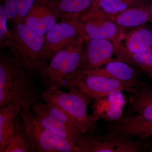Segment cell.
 I'll return each instance as SVG.
<instances>
[{"label": "cell", "mask_w": 152, "mask_h": 152, "mask_svg": "<svg viewBox=\"0 0 152 152\" xmlns=\"http://www.w3.org/2000/svg\"><path fill=\"white\" fill-rule=\"evenodd\" d=\"M35 77L26 70L9 52L0 56V109L13 105L23 110H32L42 99Z\"/></svg>", "instance_id": "6da1fadb"}, {"label": "cell", "mask_w": 152, "mask_h": 152, "mask_svg": "<svg viewBox=\"0 0 152 152\" xmlns=\"http://www.w3.org/2000/svg\"><path fill=\"white\" fill-rule=\"evenodd\" d=\"M45 35H41L24 23L12 24L1 48H6L26 70L45 85L49 61L43 54Z\"/></svg>", "instance_id": "7a4b0ae2"}, {"label": "cell", "mask_w": 152, "mask_h": 152, "mask_svg": "<svg viewBox=\"0 0 152 152\" xmlns=\"http://www.w3.org/2000/svg\"><path fill=\"white\" fill-rule=\"evenodd\" d=\"M130 94L121 116L109 121L105 129L107 132L146 138L152 126V84L142 81Z\"/></svg>", "instance_id": "3957f363"}, {"label": "cell", "mask_w": 152, "mask_h": 152, "mask_svg": "<svg viewBox=\"0 0 152 152\" xmlns=\"http://www.w3.org/2000/svg\"><path fill=\"white\" fill-rule=\"evenodd\" d=\"M65 92L55 88H46L42 93L45 102L60 108L68 115L82 133L99 134L100 130L94 118L88 112L93 101L75 88Z\"/></svg>", "instance_id": "277c9868"}, {"label": "cell", "mask_w": 152, "mask_h": 152, "mask_svg": "<svg viewBox=\"0 0 152 152\" xmlns=\"http://www.w3.org/2000/svg\"><path fill=\"white\" fill-rule=\"evenodd\" d=\"M85 41L83 38L74 41L58 52L50 61L45 75L47 88L61 89L78 72Z\"/></svg>", "instance_id": "5b68a950"}, {"label": "cell", "mask_w": 152, "mask_h": 152, "mask_svg": "<svg viewBox=\"0 0 152 152\" xmlns=\"http://www.w3.org/2000/svg\"><path fill=\"white\" fill-rule=\"evenodd\" d=\"M142 81L123 82L104 76L78 72L67 82L66 88H75L93 102L117 92H126L130 94Z\"/></svg>", "instance_id": "8992f818"}, {"label": "cell", "mask_w": 152, "mask_h": 152, "mask_svg": "<svg viewBox=\"0 0 152 152\" xmlns=\"http://www.w3.org/2000/svg\"><path fill=\"white\" fill-rule=\"evenodd\" d=\"M139 138L107 132L104 134L84 133L79 142L81 152H142L149 151L151 144Z\"/></svg>", "instance_id": "52a82bcc"}, {"label": "cell", "mask_w": 152, "mask_h": 152, "mask_svg": "<svg viewBox=\"0 0 152 152\" xmlns=\"http://www.w3.org/2000/svg\"><path fill=\"white\" fill-rule=\"evenodd\" d=\"M33 152H81L71 142L57 135L36 120L32 110L21 111Z\"/></svg>", "instance_id": "ba28073f"}, {"label": "cell", "mask_w": 152, "mask_h": 152, "mask_svg": "<svg viewBox=\"0 0 152 152\" xmlns=\"http://www.w3.org/2000/svg\"><path fill=\"white\" fill-rule=\"evenodd\" d=\"M71 21L78 28L85 42L93 39H107L120 42L128 31L115 23L113 16L98 10L82 14Z\"/></svg>", "instance_id": "9c48e42d"}, {"label": "cell", "mask_w": 152, "mask_h": 152, "mask_svg": "<svg viewBox=\"0 0 152 152\" xmlns=\"http://www.w3.org/2000/svg\"><path fill=\"white\" fill-rule=\"evenodd\" d=\"M83 54L79 71L93 69L106 63L115 61L119 43L107 39H93L85 42Z\"/></svg>", "instance_id": "30bf717a"}, {"label": "cell", "mask_w": 152, "mask_h": 152, "mask_svg": "<svg viewBox=\"0 0 152 152\" xmlns=\"http://www.w3.org/2000/svg\"><path fill=\"white\" fill-rule=\"evenodd\" d=\"M82 37L78 28L73 21L61 20L45 35L44 57L50 61L63 48Z\"/></svg>", "instance_id": "8fae6325"}, {"label": "cell", "mask_w": 152, "mask_h": 152, "mask_svg": "<svg viewBox=\"0 0 152 152\" xmlns=\"http://www.w3.org/2000/svg\"><path fill=\"white\" fill-rule=\"evenodd\" d=\"M32 111L36 120L44 127L79 148V142L83 133L49 114L45 107L44 102L40 101L35 104L32 107Z\"/></svg>", "instance_id": "7c38bea8"}, {"label": "cell", "mask_w": 152, "mask_h": 152, "mask_svg": "<svg viewBox=\"0 0 152 152\" xmlns=\"http://www.w3.org/2000/svg\"><path fill=\"white\" fill-rule=\"evenodd\" d=\"M60 20L59 16L46 0H37L23 23L39 34L45 35Z\"/></svg>", "instance_id": "4fadbf2b"}, {"label": "cell", "mask_w": 152, "mask_h": 152, "mask_svg": "<svg viewBox=\"0 0 152 152\" xmlns=\"http://www.w3.org/2000/svg\"><path fill=\"white\" fill-rule=\"evenodd\" d=\"M88 75H96L111 78L121 81H141L140 72L129 63L115 60L106 63L99 67L79 71Z\"/></svg>", "instance_id": "5bb4252c"}, {"label": "cell", "mask_w": 152, "mask_h": 152, "mask_svg": "<svg viewBox=\"0 0 152 152\" xmlns=\"http://www.w3.org/2000/svg\"><path fill=\"white\" fill-rule=\"evenodd\" d=\"M123 39L124 44L119 46L121 51L129 54L147 51L152 49V29L144 26L132 29L126 33Z\"/></svg>", "instance_id": "9a60e30c"}, {"label": "cell", "mask_w": 152, "mask_h": 152, "mask_svg": "<svg viewBox=\"0 0 152 152\" xmlns=\"http://www.w3.org/2000/svg\"><path fill=\"white\" fill-rule=\"evenodd\" d=\"M59 16L60 20H73L80 15L95 10L96 0H46Z\"/></svg>", "instance_id": "2e32d148"}, {"label": "cell", "mask_w": 152, "mask_h": 152, "mask_svg": "<svg viewBox=\"0 0 152 152\" xmlns=\"http://www.w3.org/2000/svg\"><path fill=\"white\" fill-rule=\"evenodd\" d=\"M114 21L120 27L128 30L145 26L150 22L148 3L123 11L114 17Z\"/></svg>", "instance_id": "e0dca14e"}, {"label": "cell", "mask_w": 152, "mask_h": 152, "mask_svg": "<svg viewBox=\"0 0 152 152\" xmlns=\"http://www.w3.org/2000/svg\"><path fill=\"white\" fill-rule=\"evenodd\" d=\"M20 113L13 105L0 109V152H4Z\"/></svg>", "instance_id": "ac0fdd59"}, {"label": "cell", "mask_w": 152, "mask_h": 152, "mask_svg": "<svg viewBox=\"0 0 152 152\" xmlns=\"http://www.w3.org/2000/svg\"><path fill=\"white\" fill-rule=\"evenodd\" d=\"M116 59L129 64L140 72H142L152 81V49L138 53L129 54L119 48Z\"/></svg>", "instance_id": "d6986e66"}, {"label": "cell", "mask_w": 152, "mask_h": 152, "mask_svg": "<svg viewBox=\"0 0 152 152\" xmlns=\"http://www.w3.org/2000/svg\"><path fill=\"white\" fill-rule=\"evenodd\" d=\"M4 152H33L26 128L19 116Z\"/></svg>", "instance_id": "ffe728a7"}, {"label": "cell", "mask_w": 152, "mask_h": 152, "mask_svg": "<svg viewBox=\"0 0 152 152\" xmlns=\"http://www.w3.org/2000/svg\"><path fill=\"white\" fill-rule=\"evenodd\" d=\"M37 0H3L1 4L12 24L23 23Z\"/></svg>", "instance_id": "44dd1931"}, {"label": "cell", "mask_w": 152, "mask_h": 152, "mask_svg": "<svg viewBox=\"0 0 152 152\" xmlns=\"http://www.w3.org/2000/svg\"><path fill=\"white\" fill-rule=\"evenodd\" d=\"M144 4L145 3L133 0H96V7L95 10L99 11L114 17L128 9Z\"/></svg>", "instance_id": "7402d4cb"}, {"label": "cell", "mask_w": 152, "mask_h": 152, "mask_svg": "<svg viewBox=\"0 0 152 152\" xmlns=\"http://www.w3.org/2000/svg\"><path fill=\"white\" fill-rule=\"evenodd\" d=\"M9 20L7 15L1 3L0 5V45H1L9 33L7 23Z\"/></svg>", "instance_id": "603a6c76"}, {"label": "cell", "mask_w": 152, "mask_h": 152, "mask_svg": "<svg viewBox=\"0 0 152 152\" xmlns=\"http://www.w3.org/2000/svg\"><path fill=\"white\" fill-rule=\"evenodd\" d=\"M148 4L149 10L150 22L152 23V0H150L148 2Z\"/></svg>", "instance_id": "cb8c5ba5"}, {"label": "cell", "mask_w": 152, "mask_h": 152, "mask_svg": "<svg viewBox=\"0 0 152 152\" xmlns=\"http://www.w3.org/2000/svg\"><path fill=\"white\" fill-rule=\"evenodd\" d=\"M133 1L146 4V3H148V2L150 0H133Z\"/></svg>", "instance_id": "d4e9b609"}, {"label": "cell", "mask_w": 152, "mask_h": 152, "mask_svg": "<svg viewBox=\"0 0 152 152\" xmlns=\"http://www.w3.org/2000/svg\"><path fill=\"white\" fill-rule=\"evenodd\" d=\"M147 137H152V126L151 127V128L150 129L149 131L148 132Z\"/></svg>", "instance_id": "484cf974"}, {"label": "cell", "mask_w": 152, "mask_h": 152, "mask_svg": "<svg viewBox=\"0 0 152 152\" xmlns=\"http://www.w3.org/2000/svg\"><path fill=\"white\" fill-rule=\"evenodd\" d=\"M149 151L152 152V142L151 144V147H150V148Z\"/></svg>", "instance_id": "4316f807"}, {"label": "cell", "mask_w": 152, "mask_h": 152, "mask_svg": "<svg viewBox=\"0 0 152 152\" xmlns=\"http://www.w3.org/2000/svg\"><path fill=\"white\" fill-rule=\"evenodd\" d=\"M3 1V0H1V1Z\"/></svg>", "instance_id": "83f0119b"}]
</instances>
